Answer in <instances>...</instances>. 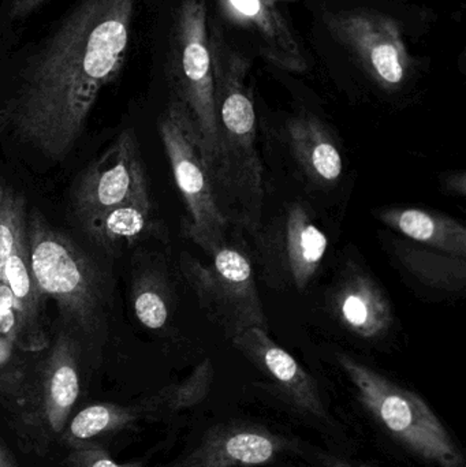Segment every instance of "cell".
<instances>
[{"label":"cell","mask_w":466,"mask_h":467,"mask_svg":"<svg viewBox=\"0 0 466 467\" xmlns=\"http://www.w3.org/2000/svg\"><path fill=\"white\" fill-rule=\"evenodd\" d=\"M67 467H144L141 462L118 463L101 444H78L67 449Z\"/></svg>","instance_id":"obj_26"},{"label":"cell","mask_w":466,"mask_h":467,"mask_svg":"<svg viewBox=\"0 0 466 467\" xmlns=\"http://www.w3.org/2000/svg\"><path fill=\"white\" fill-rule=\"evenodd\" d=\"M170 81L171 99L183 107L196 129L207 170L218 142L207 0H181L178 5L170 49Z\"/></svg>","instance_id":"obj_6"},{"label":"cell","mask_w":466,"mask_h":467,"mask_svg":"<svg viewBox=\"0 0 466 467\" xmlns=\"http://www.w3.org/2000/svg\"><path fill=\"white\" fill-rule=\"evenodd\" d=\"M81 394V346L60 331L30 361L24 380L2 400L22 450L46 455L57 443Z\"/></svg>","instance_id":"obj_3"},{"label":"cell","mask_w":466,"mask_h":467,"mask_svg":"<svg viewBox=\"0 0 466 467\" xmlns=\"http://www.w3.org/2000/svg\"><path fill=\"white\" fill-rule=\"evenodd\" d=\"M328 305L336 320L350 334L366 340L380 339L394 324L388 296L368 274L347 266L331 288Z\"/></svg>","instance_id":"obj_14"},{"label":"cell","mask_w":466,"mask_h":467,"mask_svg":"<svg viewBox=\"0 0 466 467\" xmlns=\"http://www.w3.org/2000/svg\"><path fill=\"white\" fill-rule=\"evenodd\" d=\"M26 202L21 194L7 192L0 199V279L13 253L16 233L26 218Z\"/></svg>","instance_id":"obj_24"},{"label":"cell","mask_w":466,"mask_h":467,"mask_svg":"<svg viewBox=\"0 0 466 467\" xmlns=\"http://www.w3.org/2000/svg\"><path fill=\"white\" fill-rule=\"evenodd\" d=\"M219 5L230 22L254 36L260 54L271 65L290 73L306 70L305 57L276 0H219Z\"/></svg>","instance_id":"obj_15"},{"label":"cell","mask_w":466,"mask_h":467,"mask_svg":"<svg viewBox=\"0 0 466 467\" xmlns=\"http://www.w3.org/2000/svg\"><path fill=\"white\" fill-rule=\"evenodd\" d=\"M26 238L38 288L55 302L67 331L98 337L104 324L106 290L96 264L38 210L27 213Z\"/></svg>","instance_id":"obj_4"},{"label":"cell","mask_w":466,"mask_h":467,"mask_svg":"<svg viewBox=\"0 0 466 467\" xmlns=\"http://www.w3.org/2000/svg\"><path fill=\"white\" fill-rule=\"evenodd\" d=\"M141 420V409L137 403H93L68 420L57 443L66 449L88 443L104 446L101 441L133 430Z\"/></svg>","instance_id":"obj_20"},{"label":"cell","mask_w":466,"mask_h":467,"mask_svg":"<svg viewBox=\"0 0 466 467\" xmlns=\"http://www.w3.org/2000/svg\"><path fill=\"white\" fill-rule=\"evenodd\" d=\"M232 345L243 354L298 413L325 420L327 417L319 386L297 359L271 339L262 328H248L232 337Z\"/></svg>","instance_id":"obj_13"},{"label":"cell","mask_w":466,"mask_h":467,"mask_svg":"<svg viewBox=\"0 0 466 467\" xmlns=\"http://www.w3.org/2000/svg\"><path fill=\"white\" fill-rule=\"evenodd\" d=\"M81 226L98 246L111 252L153 235L158 222L152 199L147 197L118 205Z\"/></svg>","instance_id":"obj_19"},{"label":"cell","mask_w":466,"mask_h":467,"mask_svg":"<svg viewBox=\"0 0 466 467\" xmlns=\"http://www.w3.org/2000/svg\"><path fill=\"white\" fill-rule=\"evenodd\" d=\"M218 142L208 167V182L219 213L230 226L252 234L262 226L264 186L256 150V112L246 85L249 60L210 30Z\"/></svg>","instance_id":"obj_2"},{"label":"cell","mask_w":466,"mask_h":467,"mask_svg":"<svg viewBox=\"0 0 466 467\" xmlns=\"http://www.w3.org/2000/svg\"><path fill=\"white\" fill-rule=\"evenodd\" d=\"M465 172H454L450 177L446 178V189L450 192H454V193L461 194V196H465Z\"/></svg>","instance_id":"obj_28"},{"label":"cell","mask_w":466,"mask_h":467,"mask_svg":"<svg viewBox=\"0 0 466 467\" xmlns=\"http://www.w3.org/2000/svg\"><path fill=\"white\" fill-rule=\"evenodd\" d=\"M27 215V213H26ZM2 280L7 285L19 328V350L37 354L48 348L43 326L44 294L38 288L30 265L26 238V218L16 233L13 253L3 269Z\"/></svg>","instance_id":"obj_16"},{"label":"cell","mask_w":466,"mask_h":467,"mask_svg":"<svg viewBox=\"0 0 466 467\" xmlns=\"http://www.w3.org/2000/svg\"><path fill=\"white\" fill-rule=\"evenodd\" d=\"M48 0H2L0 3V37L22 26Z\"/></svg>","instance_id":"obj_27"},{"label":"cell","mask_w":466,"mask_h":467,"mask_svg":"<svg viewBox=\"0 0 466 467\" xmlns=\"http://www.w3.org/2000/svg\"><path fill=\"white\" fill-rule=\"evenodd\" d=\"M0 467H21L7 444L0 438Z\"/></svg>","instance_id":"obj_29"},{"label":"cell","mask_w":466,"mask_h":467,"mask_svg":"<svg viewBox=\"0 0 466 467\" xmlns=\"http://www.w3.org/2000/svg\"><path fill=\"white\" fill-rule=\"evenodd\" d=\"M147 197L150 185L139 141L133 129H126L79 175L71 204L84 223L118 205Z\"/></svg>","instance_id":"obj_11"},{"label":"cell","mask_w":466,"mask_h":467,"mask_svg":"<svg viewBox=\"0 0 466 467\" xmlns=\"http://www.w3.org/2000/svg\"><path fill=\"white\" fill-rule=\"evenodd\" d=\"M134 316L150 331H163L171 316V287L158 265H145L136 272L131 283Z\"/></svg>","instance_id":"obj_23"},{"label":"cell","mask_w":466,"mask_h":467,"mask_svg":"<svg viewBox=\"0 0 466 467\" xmlns=\"http://www.w3.org/2000/svg\"><path fill=\"white\" fill-rule=\"evenodd\" d=\"M213 378L212 364L210 359H205L185 380L170 384L139 400L137 405L141 409L142 420L166 419L199 405L210 392Z\"/></svg>","instance_id":"obj_22"},{"label":"cell","mask_w":466,"mask_h":467,"mask_svg":"<svg viewBox=\"0 0 466 467\" xmlns=\"http://www.w3.org/2000/svg\"><path fill=\"white\" fill-rule=\"evenodd\" d=\"M326 25L382 89L396 90L405 84L412 57L396 19L377 11H339L328 14Z\"/></svg>","instance_id":"obj_10"},{"label":"cell","mask_w":466,"mask_h":467,"mask_svg":"<svg viewBox=\"0 0 466 467\" xmlns=\"http://www.w3.org/2000/svg\"><path fill=\"white\" fill-rule=\"evenodd\" d=\"M358 402L410 454L437 467H465L464 454L426 400L347 354L337 356Z\"/></svg>","instance_id":"obj_5"},{"label":"cell","mask_w":466,"mask_h":467,"mask_svg":"<svg viewBox=\"0 0 466 467\" xmlns=\"http://www.w3.org/2000/svg\"><path fill=\"white\" fill-rule=\"evenodd\" d=\"M295 447L264 425L234 420L210 428L192 451L164 467H257Z\"/></svg>","instance_id":"obj_12"},{"label":"cell","mask_w":466,"mask_h":467,"mask_svg":"<svg viewBox=\"0 0 466 467\" xmlns=\"http://www.w3.org/2000/svg\"><path fill=\"white\" fill-rule=\"evenodd\" d=\"M134 11L136 0H74L0 106V133L49 161L67 158L125 66Z\"/></svg>","instance_id":"obj_1"},{"label":"cell","mask_w":466,"mask_h":467,"mask_svg":"<svg viewBox=\"0 0 466 467\" xmlns=\"http://www.w3.org/2000/svg\"><path fill=\"white\" fill-rule=\"evenodd\" d=\"M265 285L276 291L303 293L327 252V235L301 202L287 205L254 234Z\"/></svg>","instance_id":"obj_9"},{"label":"cell","mask_w":466,"mask_h":467,"mask_svg":"<svg viewBox=\"0 0 466 467\" xmlns=\"http://www.w3.org/2000/svg\"><path fill=\"white\" fill-rule=\"evenodd\" d=\"M287 141L295 163L312 183L330 188L341 180V152L322 120L309 114L292 118L287 123Z\"/></svg>","instance_id":"obj_17"},{"label":"cell","mask_w":466,"mask_h":467,"mask_svg":"<svg viewBox=\"0 0 466 467\" xmlns=\"http://www.w3.org/2000/svg\"><path fill=\"white\" fill-rule=\"evenodd\" d=\"M393 250L405 271L437 290L460 293L466 285V258L412 241H394Z\"/></svg>","instance_id":"obj_21"},{"label":"cell","mask_w":466,"mask_h":467,"mask_svg":"<svg viewBox=\"0 0 466 467\" xmlns=\"http://www.w3.org/2000/svg\"><path fill=\"white\" fill-rule=\"evenodd\" d=\"M208 255V264L189 253L180 257L181 272L202 312L229 339L254 327L268 331L254 266L243 247L226 239Z\"/></svg>","instance_id":"obj_7"},{"label":"cell","mask_w":466,"mask_h":467,"mask_svg":"<svg viewBox=\"0 0 466 467\" xmlns=\"http://www.w3.org/2000/svg\"><path fill=\"white\" fill-rule=\"evenodd\" d=\"M158 129L175 185L185 204L182 234L210 254L226 241L229 224L219 213L211 193L196 129L174 99L159 118Z\"/></svg>","instance_id":"obj_8"},{"label":"cell","mask_w":466,"mask_h":467,"mask_svg":"<svg viewBox=\"0 0 466 467\" xmlns=\"http://www.w3.org/2000/svg\"><path fill=\"white\" fill-rule=\"evenodd\" d=\"M16 345L0 337V400L10 397L24 380L30 361L24 359Z\"/></svg>","instance_id":"obj_25"},{"label":"cell","mask_w":466,"mask_h":467,"mask_svg":"<svg viewBox=\"0 0 466 467\" xmlns=\"http://www.w3.org/2000/svg\"><path fill=\"white\" fill-rule=\"evenodd\" d=\"M378 218L415 244L466 258V229L449 216L419 208H390L380 211Z\"/></svg>","instance_id":"obj_18"},{"label":"cell","mask_w":466,"mask_h":467,"mask_svg":"<svg viewBox=\"0 0 466 467\" xmlns=\"http://www.w3.org/2000/svg\"><path fill=\"white\" fill-rule=\"evenodd\" d=\"M323 465L326 467H369L367 465H353V463L347 462V461L342 460L338 457H326L322 458Z\"/></svg>","instance_id":"obj_30"}]
</instances>
